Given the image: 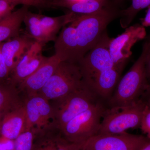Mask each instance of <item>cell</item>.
<instances>
[{"label":"cell","instance_id":"1","mask_svg":"<svg viewBox=\"0 0 150 150\" xmlns=\"http://www.w3.org/2000/svg\"><path fill=\"white\" fill-rule=\"evenodd\" d=\"M120 15V11L107 6L93 13L79 15L71 22L75 28L77 64L96 45L108 25Z\"/></svg>","mask_w":150,"mask_h":150},{"label":"cell","instance_id":"2","mask_svg":"<svg viewBox=\"0 0 150 150\" xmlns=\"http://www.w3.org/2000/svg\"><path fill=\"white\" fill-rule=\"evenodd\" d=\"M149 85L145 69V51L120 79L109 100V110H117L139 101Z\"/></svg>","mask_w":150,"mask_h":150},{"label":"cell","instance_id":"3","mask_svg":"<svg viewBox=\"0 0 150 150\" xmlns=\"http://www.w3.org/2000/svg\"><path fill=\"white\" fill-rule=\"evenodd\" d=\"M98 97L84 82L79 89L54 100L52 123L59 131L71 120L98 102Z\"/></svg>","mask_w":150,"mask_h":150},{"label":"cell","instance_id":"4","mask_svg":"<svg viewBox=\"0 0 150 150\" xmlns=\"http://www.w3.org/2000/svg\"><path fill=\"white\" fill-rule=\"evenodd\" d=\"M77 64L62 62L38 94L50 101L62 98L83 85Z\"/></svg>","mask_w":150,"mask_h":150},{"label":"cell","instance_id":"5","mask_svg":"<svg viewBox=\"0 0 150 150\" xmlns=\"http://www.w3.org/2000/svg\"><path fill=\"white\" fill-rule=\"evenodd\" d=\"M106 110L98 101L68 122L60 130L62 136L68 142L81 144L98 134Z\"/></svg>","mask_w":150,"mask_h":150},{"label":"cell","instance_id":"6","mask_svg":"<svg viewBox=\"0 0 150 150\" xmlns=\"http://www.w3.org/2000/svg\"><path fill=\"white\" fill-rule=\"evenodd\" d=\"M145 105L139 100L131 106L117 110L107 109L98 134H119L128 129L140 128Z\"/></svg>","mask_w":150,"mask_h":150},{"label":"cell","instance_id":"7","mask_svg":"<svg viewBox=\"0 0 150 150\" xmlns=\"http://www.w3.org/2000/svg\"><path fill=\"white\" fill-rule=\"evenodd\" d=\"M111 39L106 30L96 45L78 63L86 84L90 83L97 75L117 66L113 64L109 53Z\"/></svg>","mask_w":150,"mask_h":150},{"label":"cell","instance_id":"8","mask_svg":"<svg viewBox=\"0 0 150 150\" xmlns=\"http://www.w3.org/2000/svg\"><path fill=\"white\" fill-rule=\"evenodd\" d=\"M149 139L127 132L119 134H98L80 144L81 150H139Z\"/></svg>","mask_w":150,"mask_h":150},{"label":"cell","instance_id":"9","mask_svg":"<svg viewBox=\"0 0 150 150\" xmlns=\"http://www.w3.org/2000/svg\"><path fill=\"white\" fill-rule=\"evenodd\" d=\"M146 36L145 28L141 24H136L127 27L124 32L115 38H111L109 51L113 64H126L132 55V47Z\"/></svg>","mask_w":150,"mask_h":150},{"label":"cell","instance_id":"10","mask_svg":"<svg viewBox=\"0 0 150 150\" xmlns=\"http://www.w3.org/2000/svg\"><path fill=\"white\" fill-rule=\"evenodd\" d=\"M26 115V130H40L53 119V110L49 100L37 94L23 99Z\"/></svg>","mask_w":150,"mask_h":150},{"label":"cell","instance_id":"11","mask_svg":"<svg viewBox=\"0 0 150 150\" xmlns=\"http://www.w3.org/2000/svg\"><path fill=\"white\" fill-rule=\"evenodd\" d=\"M43 46V44L34 41L11 73L9 80L11 83L18 87L48 59V57L42 54Z\"/></svg>","mask_w":150,"mask_h":150},{"label":"cell","instance_id":"12","mask_svg":"<svg viewBox=\"0 0 150 150\" xmlns=\"http://www.w3.org/2000/svg\"><path fill=\"white\" fill-rule=\"evenodd\" d=\"M55 55L50 57L33 74L18 86L19 91L25 97L37 94L53 74L61 62Z\"/></svg>","mask_w":150,"mask_h":150},{"label":"cell","instance_id":"13","mask_svg":"<svg viewBox=\"0 0 150 150\" xmlns=\"http://www.w3.org/2000/svg\"><path fill=\"white\" fill-rule=\"evenodd\" d=\"M126 64L117 65L99 74L86 85L98 97L110 98L120 79L121 73Z\"/></svg>","mask_w":150,"mask_h":150},{"label":"cell","instance_id":"14","mask_svg":"<svg viewBox=\"0 0 150 150\" xmlns=\"http://www.w3.org/2000/svg\"><path fill=\"white\" fill-rule=\"evenodd\" d=\"M71 24L64 26L55 40V54L61 62L77 64V45L75 38V28Z\"/></svg>","mask_w":150,"mask_h":150},{"label":"cell","instance_id":"15","mask_svg":"<svg viewBox=\"0 0 150 150\" xmlns=\"http://www.w3.org/2000/svg\"><path fill=\"white\" fill-rule=\"evenodd\" d=\"M35 40L27 35H18L1 43V51L10 75L23 55L30 48Z\"/></svg>","mask_w":150,"mask_h":150},{"label":"cell","instance_id":"16","mask_svg":"<svg viewBox=\"0 0 150 150\" xmlns=\"http://www.w3.org/2000/svg\"><path fill=\"white\" fill-rule=\"evenodd\" d=\"M26 115L24 103L6 114L1 120V136L14 140L26 131Z\"/></svg>","mask_w":150,"mask_h":150},{"label":"cell","instance_id":"17","mask_svg":"<svg viewBox=\"0 0 150 150\" xmlns=\"http://www.w3.org/2000/svg\"><path fill=\"white\" fill-rule=\"evenodd\" d=\"M20 93L9 81L0 84V121L8 112L23 104Z\"/></svg>","mask_w":150,"mask_h":150},{"label":"cell","instance_id":"18","mask_svg":"<svg viewBox=\"0 0 150 150\" xmlns=\"http://www.w3.org/2000/svg\"><path fill=\"white\" fill-rule=\"evenodd\" d=\"M29 6H23L0 21V43L18 35L19 31Z\"/></svg>","mask_w":150,"mask_h":150},{"label":"cell","instance_id":"19","mask_svg":"<svg viewBox=\"0 0 150 150\" xmlns=\"http://www.w3.org/2000/svg\"><path fill=\"white\" fill-rule=\"evenodd\" d=\"M52 5L67 8L77 15L93 13L104 8L108 4V0H64Z\"/></svg>","mask_w":150,"mask_h":150},{"label":"cell","instance_id":"20","mask_svg":"<svg viewBox=\"0 0 150 150\" xmlns=\"http://www.w3.org/2000/svg\"><path fill=\"white\" fill-rule=\"evenodd\" d=\"M78 15L71 12L55 17L40 15V22L49 41H55L60 30L73 21Z\"/></svg>","mask_w":150,"mask_h":150},{"label":"cell","instance_id":"21","mask_svg":"<svg viewBox=\"0 0 150 150\" xmlns=\"http://www.w3.org/2000/svg\"><path fill=\"white\" fill-rule=\"evenodd\" d=\"M52 124L39 130L34 141L33 150H55L57 139L61 132Z\"/></svg>","mask_w":150,"mask_h":150},{"label":"cell","instance_id":"22","mask_svg":"<svg viewBox=\"0 0 150 150\" xmlns=\"http://www.w3.org/2000/svg\"><path fill=\"white\" fill-rule=\"evenodd\" d=\"M23 22L26 26L28 36L43 45L50 41L40 22V14L28 11L25 16Z\"/></svg>","mask_w":150,"mask_h":150},{"label":"cell","instance_id":"23","mask_svg":"<svg viewBox=\"0 0 150 150\" xmlns=\"http://www.w3.org/2000/svg\"><path fill=\"white\" fill-rule=\"evenodd\" d=\"M150 6V0H132L128 8L120 11V24L123 28L129 27L139 12Z\"/></svg>","mask_w":150,"mask_h":150},{"label":"cell","instance_id":"24","mask_svg":"<svg viewBox=\"0 0 150 150\" xmlns=\"http://www.w3.org/2000/svg\"><path fill=\"white\" fill-rule=\"evenodd\" d=\"M38 130H27L14 140L15 150H33Z\"/></svg>","mask_w":150,"mask_h":150},{"label":"cell","instance_id":"25","mask_svg":"<svg viewBox=\"0 0 150 150\" xmlns=\"http://www.w3.org/2000/svg\"><path fill=\"white\" fill-rule=\"evenodd\" d=\"M55 150H81V146L80 144L68 142L61 133L57 139Z\"/></svg>","mask_w":150,"mask_h":150},{"label":"cell","instance_id":"26","mask_svg":"<svg viewBox=\"0 0 150 150\" xmlns=\"http://www.w3.org/2000/svg\"><path fill=\"white\" fill-rule=\"evenodd\" d=\"M140 128L150 140V109L146 106L143 112Z\"/></svg>","mask_w":150,"mask_h":150},{"label":"cell","instance_id":"27","mask_svg":"<svg viewBox=\"0 0 150 150\" xmlns=\"http://www.w3.org/2000/svg\"><path fill=\"white\" fill-rule=\"evenodd\" d=\"M143 48L145 51V69L149 84H150V33L145 38Z\"/></svg>","mask_w":150,"mask_h":150},{"label":"cell","instance_id":"28","mask_svg":"<svg viewBox=\"0 0 150 150\" xmlns=\"http://www.w3.org/2000/svg\"><path fill=\"white\" fill-rule=\"evenodd\" d=\"M1 45V43H0V83H2L9 80L10 73L2 54Z\"/></svg>","mask_w":150,"mask_h":150},{"label":"cell","instance_id":"29","mask_svg":"<svg viewBox=\"0 0 150 150\" xmlns=\"http://www.w3.org/2000/svg\"><path fill=\"white\" fill-rule=\"evenodd\" d=\"M10 3L14 6L21 4L28 6L41 7L46 5V2L44 0H4Z\"/></svg>","mask_w":150,"mask_h":150},{"label":"cell","instance_id":"30","mask_svg":"<svg viewBox=\"0 0 150 150\" xmlns=\"http://www.w3.org/2000/svg\"><path fill=\"white\" fill-rule=\"evenodd\" d=\"M15 6L4 0H0V21L8 16Z\"/></svg>","mask_w":150,"mask_h":150},{"label":"cell","instance_id":"31","mask_svg":"<svg viewBox=\"0 0 150 150\" xmlns=\"http://www.w3.org/2000/svg\"><path fill=\"white\" fill-rule=\"evenodd\" d=\"M0 150H15L14 140L0 137Z\"/></svg>","mask_w":150,"mask_h":150},{"label":"cell","instance_id":"32","mask_svg":"<svg viewBox=\"0 0 150 150\" xmlns=\"http://www.w3.org/2000/svg\"><path fill=\"white\" fill-rule=\"evenodd\" d=\"M140 100L144 103L145 106L150 109V84H149Z\"/></svg>","mask_w":150,"mask_h":150},{"label":"cell","instance_id":"33","mask_svg":"<svg viewBox=\"0 0 150 150\" xmlns=\"http://www.w3.org/2000/svg\"><path fill=\"white\" fill-rule=\"evenodd\" d=\"M141 25L144 27L150 26V6L148 8V10L144 18L142 19Z\"/></svg>","mask_w":150,"mask_h":150},{"label":"cell","instance_id":"34","mask_svg":"<svg viewBox=\"0 0 150 150\" xmlns=\"http://www.w3.org/2000/svg\"><path fill=\"white\" fill-rule=\"evenodd\" d=\"M139 150H150V140L145 143Z\"/></svg>","mask_w":150,"mask_h":150},{"label":"cell","instance_id":"35","mask_svg":"<svg viewBox=\"0 0 150 150\" xmlns=\"http://www.w3.org/2000/svg\"><path fill=\"white\" fill-rule=\"evenodd\" d=\"M1 137V121H0V137Z\"/></svg>","mask_w":150,"mask_h":150},{"label":"cell","instance_id":"36","mask_svg":"<svg viewBox=\"0 0 150 150\" xmlns=\"http://www.w3.org/2000/svg\"><path fill=\"white\" fill-rule=\"evenodd\" d=\"M0 84H1V83H0Z\"/></svg>","mask_w":150,"mask_h":150}]
</instances>
